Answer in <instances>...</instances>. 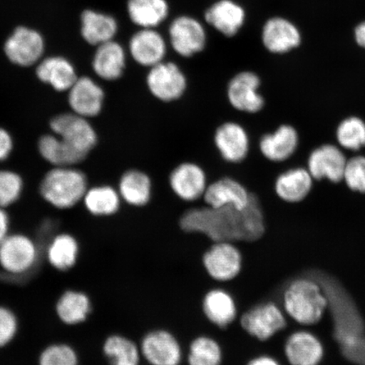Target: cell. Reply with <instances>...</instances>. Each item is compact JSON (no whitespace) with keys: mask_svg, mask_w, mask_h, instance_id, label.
<instances>
[{"mask_svg":"<svg viewBox=\"0 0 365 365\" xmlns=\"http://www.w3.org/2000/svg\"><path fill=\"white\" fill-rule=\"evenodd\" d=\"M182 230L200 234L212 242H255L266 232L263 209L257 195L247 207H210L190 209L180 220Z\"/></svg>","mask_w":365,"mask_h":365,"instance_id":"cell-1","label":"cell"},{"mask_svg":"<svg viewBox=\"0 0 365 365\" xmlns=\"http://www.w3.org/2000/svg\"><path fill=\"white\" fill-rule=\"evenodd\" d=\"M86 173L79 166L50 167L39 181L40 198L58 211H70L81 204L89 188Z\"/></svg>","mask_w":365,"mask_h":365,"instance_id":"cell-2","label":"cell"},{"mask_svg":"<svg viewBox=\"0 0 365 365\" xmlns=\"http://www.w3.org/2000/svg\"><path fill=\"white\" fill-rule=\"evenodd\" d=\"M329 301L321 284L309 277L291 281L282 294V309L298 325H317L325 317Z\"/></svg>","mask_w":365,"mask_h":365,"instance_id":"cell-3","label":"cell"},{"mask_svg":"<svg viewBox=\"0 0 365 365\" xmlns=\"http://www.w3.org/2000/svg\"><path fill=\"white\" fill-rule=\"evenodd\" d=\"M48 131L56 134L86 158L98 144V134L91 120L71 111L61 112L49 118Z\"/></svg>","mask_w":365,"mask_h":365,"instance_id":"cell-4","label":"cell"},{"mask_svg":"<svg viewBox=\"0 0 365 365\" xmlns=\"http://www.w3.org/2000/svg\"><path fill=\"white\" fill-rule=\"evenodd\" d=\"M38 259V245L29 235L11 232L0 244V269L9 276L27 275L34 270Z\"/></svg>","mask_w":365,"mask_h":365,"instance_id":"cell-5","label":"cell"},{"mask_svg":"<svg viewBox=\"0 0 365 365\" xmlns=\"http://www.w3.org/2000/svg\"><path fill=\"white\" fill-rule=\"evenodd\" d=\"M240 324L248 335L259 341H267L287 327L284 309L272 301L255 305L242 314Z\"/></svg>","mask_w":365,"mask_h":365,"instance_id":"cell-6","label":"cell"},{"mask_svg":"<svg viewBox=\"0 0 365 365\" xmlns=\"http://www.w3.org/2000/svg\"><path fill=\"white\" fill-rule=\"evenodd\" d=\"M243 255L231 242H212L202 257L205 272L218 282L235 279L243 269Z\"/></svg>","mask_w":365,"mask_h":365,"instance_id":"cell-7","label":"cell"},{"mask_svg":"<svg viewBox=\"0 0 365 365\" xmlns=\"http://www.w3.org/2000/svg\"><path fill=\"white\" fill-rule=\"evenodd\" d=\"M68 111L93 120L102 113L106 93L97 81L81 76L65 94Z\"/></svg>","mask_w":365,"mask_h":365,"instance_id":"cell-8","label":"cell"},{"mask_svg":"<svg viewBox=\"0 0 365 365\" xmlns=\"http://www.w3.org/2000/svg\"><path fill=\"white\" fill-rule=\"evenodd\" d=\"M45 49L42 35L26 27H18L4 46V54L14 66L29 68L43 58Z\"/></svg>","mask_w":365,"mask_h":365,"instance_id":"cell-9","label":"cell"},{"mask_svg":"<svg viewBox=\"0 0 365 365\" xmlns=\"http://www.w3.org/2000/svg\"><path fill=\"white\" fill-rule=\"evenodd\" d=\"M147 85L150 94L160 101L180 99L187 89V79L181 68L173 62L163 61L150 68Z\"/></svg>","mask_w":365,"mask_h":365,"instance_id":"cell-10","label":"cell"},{"mask_svg":"<svg viewBox=\"0 0 365 365\" xmlns=\"http://www.w3.org/2000/svg\"><path fill=\"white\" fill-rule=\"evenodd\" d=\"M141 357L150 365H180V342L170 331L156 329L145 334L140 341Z\"/></svg>","mask_w":365,"mask_h":365,"instance_id":"cell-11","label":"cell"},{"mask_svg":"<svg viewBox=\"0 0 365 365\" xmlns=\"http://www.w3.org/2000/svg\"><path fill=\"white\" fill-rule=\"evenodd\" d=\"M262 81L252 71H242L228 82L227 97L236 110L257 113L264 107V99L259 93Z\"/></svg>","mask_w":365,"mask_h":365,"instance_id":"cell-12","label":"cell"},{"mask_svg":"<svg viewBox=\"0 0 365 365\" xmlns=\"http://www.w3.org/2000/svg\"><path fill=\"white\" fill-rule=\"evenodd\" d=\"M168 33L173 49L181 57H192L202 52L207 45L204 26L194 17L181 16L175 18Z\"/></svg>","mask_w":365,"mask_h":365,"instance_id":"cell-13","label":"cell"},{"mask_svg":"<svg viewBox=\"0 0 365 365\" xmlns=\"http://www.w3.org/2000/svg\"><path fill=\"white\" fill-rule=\"evenodd\" d=\"M262 41L269 53L284 56L300 47L303 36L293 21L284 16H273L264 22Z\"/></svg>","mask_w":365,"mask_h":365,"instance_id":"cell-14","label":"cell"},{"mask_svg":"<svg viewBox=\"0 0 365 365\" xmlns=\"http://www.w3.org/2000/svg\"><path fill=\"white\" fill-rule=\"evenodd\" d=\"M348 158L344 150L334 144H323L310 153L307 160V170L314 180H327L333 184L344 180Z\"/></svg>","mask_w":365,"mask_h":365,"instance_id":"cell-15","label":"cell"},{"mask_svg":"<svg viewBox=\"0 0 365 365\" xmlns=\"http://www.w3.org/2000/svg\"><path fill=\"white\" fill-rule=\"evenodd\" d=\"M284 355L290 365H319L325 357V346L308 330H297L287 337Z\"/></svg>","mask_w":365,"mask_h":365,"instance_id":"cell-16","label":"cell"},{"mask_svg":"<svg viewBox=\"0 0 365 365\" xmlns=\"http://www.w3.org/2000/svg\"><path fill=\"white\" fill-rule=\"evenodd\" d=\"M36 79L54 93L66 94L79 75L70 59L63 56L43 58L36 66Z\"/></svg>","mask_w":365,"mask_h":365,"instance_id":"cell-17","label":"cell"},{"mask_svg":"<svg viewBox=\"0 0 365 365\" xmlns=\"http://www.w3.org/2000/svg\"><path fill=\"white\" fill-rule=\"evenodd\" d=\"M170 185L173 192L182 200L195 202L203 197L207 190V175L198 164L182 163L171 172Z\"/></svg>","mask_w":365,"mask_h":365,"instance_id":"cell-18","label":"cell"},{"mask_svg":"<svg viewBox=\"0 0 365 365\" xmlns=\"http://www.w3.org/2000/svg\"><path fill=\"white\" fill-rule=\"evenodd\" d=\"M214 143L227 163H240L247 158L250 143L247 131L238 123L226 122L217 128Z\"/></svg>","mask_w":365,"mask_h":365,"instance_id":"cell-19","label":"cell"},{"mask_svg":"<svg viewBox=\"0 0 365 365\" xmlns=\"http://www.w3.org/2000/svg\"><path fill=\"white\" fill-rule=\"evenodd\" d=\"M253 196L254 194L250 193L240 182L226 177L209 185L203 198L205 205L210 207L245 209Z\"/></svg>","mask_w":365,"mask_h":365,"instance_id":"cell-20","label":"cell"},{"mask_svg":"<svg viewBox=\"0 0 365 365\" xmlns=\"http://www.w3.org/2000/svg\"><path fill=\"white\" fill-rule=\"evenodd\" d=\"M132 58L144 67L152 68L164 61L167 43L155 29H141L131 36L129 44Z\"/></svg>","mask_w":365,"mask_h":365,"instance_id":"cell-21","label":"cell"},{"mask_svg":"<svg viewBox=\"0 0 365 365\" xmlns=\"http://www.w3.org/2000/svg\"><path fill=\"white\" fill-rule=\"evenodd\" d=\"M299 145V135L291 125H282L272 133L262 135L259 148L264 158L272 163L287 161L296 153Z\"/></svg>","mask_w":365,"mask_h":365,"instance_id":"cell-22","label":"cell"},{"mask_svg":"<svg viewBox=\"0 0 365 365\" xmlns=\"http://www.w3.org/2000/svg\"><path fill=\"white\" fill-rule=\"evenodd\" d=\"M202 305L205 317L220 329L231 326L238 317V305L234 296L220 287L208 290Z\"/></svg>","mask_w":365,"mask_h":365,"instance_id":"cell-23","label":"cell"},{"mask_svg":"<svg viewBox=\"0 0 365 365\" xmlns=\"http://www.w3.org/2000/svg\"><path fill=\"white\" fill-rule=\"evenodd\" d=\"M36 148L38 156L49 167L80 166L88 159L50 131L39 135Z\"/></svg>","mask_w":365,"mask_h":365,"instance_id":"cell-24","label":"cell"},{"mask_svg":"<svg viewBox=\"0 0 365 365\" xmlns=\"http://www.w3.org/2000/svg\"><path fill=\"white\" fill-rule=\"evenodd\" d=\"M91 67L100 80L115 81L120 79L126 67L125 48L114 40L98 46Z\"/></svg>","mask_w":365,"mask_h":365,"instance_id":"cell-25","label":"cell"},{"mask_svg":"<svg viewBox=\"0 0 365 365\" xmlns=\"http://www.w3.org/2000/svg\"><path fill=\"white\" fill-rule=\"evenodd\" d=\"M245 9L232 0H219L205 13V20L219 33L232 38L239 34L245 25Z\"/></svg>","mask_w":365,"mask_h":365,"instance_id":"cell-26","label":"cell"},{"mask_svg":"<svg viewBox=\"0 0 365 365\" xmlns=\"http://www.w3.org/2000/svg\"><path fill=\"white\" fill-rule=\"evenodd\" d=\"M314 185V179L307 168L298 167L282 173L274 185V190L282 202L296 204L308 197Z\"/></svg>","mask_w":365,"mask_h":365,"instance_id":"cell-27","label":"cell"},{"mask_svg":"<svg viewBox=\"0 0 365 365\" xmlns=\"http://www.w3.org/2000/svg\"><path fill=\"white\" fill-rule=\"evenodd\" d=\"M46 254L53 269L58 272L70 271L78 262L79 242L70 232H58L49 240Z\"/></svg>","mask_w":365,"mask_h":365,"instance_id":"cell-28","label":"cell"},{"mask_svg":"<svg viewBox=\"0 0 365 365\" xmlns=\"http://www.w3.org/2000/svg\"><path fill=\"white\" fill-rule=\"evenodd\" d=\"M91 310L93 304L89 296L76 289L63 292L56 304V316L66 326H77L85 322Z\"/></svg>","mask_w":365,"mask_h":365,"instance_id":"cell-29","label":"cell"},{"mask_svg":"<svg viewBox=\"0 0 365 365\" xmlns=\"http://www.w3.org/2000/svg\"><path fill=\"white\" fill-rule=\"evenodd\" d=\"M121 202L118 189L109 185H97L89 186L81 204L90 215L107 217L115 215Z\"/></svg>","mask_w":365,"mask_h":365,"instance_id":"cell-30","label":"cell"},{"mask_svg":"<svg viewBox=\"0 0 365 365\" xmlns=\"http://www.w3.org/2000/svg\"><path fill=\"white\" fill-rule=\"evenodd\" d=\"M117 21L108 14L88 10L82 13L81 34L86 43L99 46L110 42L116 36Z\"/></svg>","mask_w":365,"mask_h":365,"instance_id":"cell-31","label":"cell"},{"mask_svg":"<svg viewBox=\"0 0 365 365\" xmlns=\"http://www.w3.org/2000/svg\"><path fill=\"white\" fill-rule=\"evenodd\" d=\"M118 193L122 200L132 207H141L152 198V180L147 173L131 170L123 173L118 181Z\"/></svg>","mask_w":365,"mask_h":365,"instance_id":"cell-32","label":"cell"},{"mask_svg":"<svg viewBox=\"0 0 365 365\" xmlns=\"http://www.w3.org/2000/svg\"><path fill=\"white\" fill-rule=\"evenodd\" d=\"M127 11L140 29H156L167 19L170 6L167 0H128Z\"/></svg>","mask_w":365,"mask_h":365,"instance_id":"cell-33","label":"cell"},{"mask_svg":"<svg viewBox=\"0 0 365 365\" xmlns=\"http://www.w3.org/2000/svg\"><path fill=\"white\" fill-rule=\"evenodd\" d=\"M103 352L110 365H140V346L120 334H113L105 339Z\"/></svg>","mask_w":365,"mask_h":365,"instance_id":"cell-34","label":"cell"},{"mask_svg":"<svg viewBox=\"0 0 365 365\" xmlns=\"http://www.w3.org/2000/svg\"><path fill=\"white\" fill-rule=\"evenodd\" d=\"M222 349L213 337L202 335L191 341L187 363L188 365H222Z\"/></svg>","mask_w":365,"mask_h":365,"instance_id":"cell-35","label":"cell"},{"mask_svg":"<svg viewBox=\"0 0 365 365\" xmlns=\"http://www.w3.org/2000/svg\"><path fill=\"white\" fill-rule=\"evenodd\" d=\"M335 136L341 149L359 152L365 148V121L359 116L346 117L337 125Z\"/></svg>","mask_w":365,"mask_h":365,"instance_id":"cell-36","label":"cell"},{"mask_svg":"<svg viewBox=\"0 0 365 365\" xmlns=\"http://www.w3.org/2000/svg\"><path fill=\"white\" fill-rule=\"evenodd\" d=\"M26 191V180L14 168L0 166V207H14L22 199Z\"/></svg>","mask_w":365,"mask_h":365,"instance_id":"cell-37","label":"cell"},{"mask_svg":"<svg viewBox=\"0 0 365 365\" xmlns=\"http://www.w3.org/2000/svg\"><path fill=\"white\" fill-rule=\"evenodd\" d=\"M38 365H79V356L70 344L56 342L41 352Z\"/></svg>","mask_w":365,"mask_h":365,"instance_id":"cell-38","label":"cell"},{"mask_svg":"<svg viewBox=\"0 0 365 365\" xmlns=\"http://www.w3.org/2000/svg\"><path fill=\"white\" fill-rule=\"evenodd\" d=\"M353 192L365 195V156L356 155L346 161L344 180Z\"/></svg>","mask_w":365,"mask_h":365,"instance_id":"cell-39","label":"cell"},{"mask_svg":"<svg viewBox=\"0 0 365 365\" xmlns=\"http://www.w3.org/2000/svg\"><path fill=\"white\" fill-rule=\"evenodd\" d=\"M19 331V321L13 310L0 305V349L6 348L15 340Z\"/></svg>","mask_w":365,"mask_h":365,"instance_id":"cell-40","label":"cell"},{"mask_svg":"<svg viewBox=\"0 0 365 365\" xmlns=\"http://www.w3.org/2000/svg\"><path fill=\"white\" fill-rule=\"evenodd\" d=\"M16 139L11 131L0 125V166L9 161L16 150Z\"/></svg>","mask_w":365,"mask_h":365,"instance_id":"cell-41","label":"cell"},{"mask_svg":"<svg viewBox=\"0 0 365 365\" xmlns=\"http://www.w3.org/2000/svg\"><path fill=\"white\" fill-rule=\"evenodd\" d=\"M11 219L8 209L0 207V244L11 234Z\"/></svg>","mask_w":365,"mask_h":365,"instance_id":"cell-42","label":"cell"},{"mask_svg":"<svg viewBox=\"0 0 365 365\" xmlns=\"http://www.w3.org/2000/svg\"><path fill=\"white\" fill-rule=\"evenodd\" d=\"M354 40L359 48L365 50V21H360L355 26Z\"/></svg>","mask_w":365,"mask_h":365,"instance_id":"cell-43","label":"cell"},{"mask_svg":"<svg viewBox=\"0 0 365 365\" xmlns=\"http://www.w3.org/2000/svg\"><path fill=\"white\" fill-rule=\"evenodd\" d=\"M246 365H281V364L272 356L263 354L250 359Z\"/></svg>","mask_w":365,"mask_h":365,"instance_id":"cell-44","label":"cell"}]
</instances>
